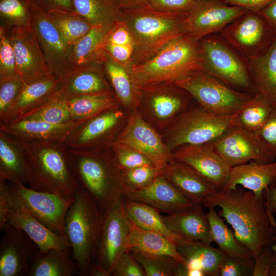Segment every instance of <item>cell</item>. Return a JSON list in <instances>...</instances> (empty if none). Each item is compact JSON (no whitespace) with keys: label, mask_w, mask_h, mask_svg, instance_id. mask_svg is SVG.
I'll return each mask as SVG.
<instances>
[{"label":"cell","mask_w":276,"mask_h":276,"mask_svg":"<svg viewBox=\"0 0 276 276\" xmlns=\"http://www.w3.org/2000/svg\"><path fill=\"white\" fill-rule=\"evenodd\" d=\"M202 205L221 209L218 214L232 226L237 240L254 258L263 247L274 244L276 223L267 210L264 197L237 187L218 190L208 196Z\"/></svg>","instance_id":"cell-1"},{"label":"cell","mask_w":276,"mask_h":276,"mask_svg":"<svg viewBox=\"0 0 276 276\" xmlns=\"http://www.w3.org/2000/svg\"><path fill=\"white\" fill-rule=\"evenodd\" d=\"M66 148L76 180L103 212L124 199L126 190L123 170L111 147L91 150Z\"/></svg>","instance_id":"cell-2"},{"label":"cell","mask_w":276,"mask_h":276,"mask_svg":"<svg viewBox=\"0 0 276 276\" xmlns=\"http://www.w3.org/2000/svg\"><path fill=\"white\" fill-rule=\"evenodd\" d=\"M187 12L165 13L149 5L123 10L121 20L133 40L129 66L141 63L159 52L172 41L188 34Z\"/></svg>","instance_id":"cell-3"},{"label":"cell","mask_w":276,"mask_h":276,"mask_svg":"<svg viewBox=\"0 0 276 276\" xmlns=\"http://www.w3.org/2000/svg\"><path fill=\"white\" fill-rule=\"evenodd\" d=\"M131 78L141 89L173 84L203 70L199 41L188 34L172 41L147 60L129 66Z\"/></svg>","instance_id":"cell-4"},{"label":"cell","mask_w":276,"mask_h":276,"mask_svg":"<svg viewBox=\"0 0 276 276\" xmlns=\"http://www.w3.org/2000/svg\"><path fill=\"white\" fill-rule=\"evenodd\" d=\"M18 141L29 168L30 188L74 198L80 186L72 170L64 143Z\"/></svg>","instance_id":"cell-5"},{"label":"cell","mask_w":276,"mask_h":276,"mask_svg":"<svg viewBox=\"0 0 276 276\" xmlns=\"http://www.w3.org/2000/svg\"><path fill=\"white\" fill-rule=\"evenodd\" d=\"M103 215L92 197L80 187L66 214L63 231L81 276L88 275L95 259Z\"/></svg>","instance_id":"cell-6"},{"label":"cell","mask_w":276,"mask_h":276,"mask_svg":"<svg viewBox=\"0 0 276 276\" xmlns=\"http://www.w3.org/2000/svg\"><path fill=\"white\" fill-rule=\"evenodd\" d=\"M203 70L229 87L255 94L249 60L229 44L219 33L199 40Z\"/></svg>","instance_id":"cell-7"},{"label":"cell","mask_w":276,"mask_h":276,"mask_svg":"<svg viewBox=\"0 0 276 276\" xmlns=\"http://www.w3.org/2000/svg\"><path fill=\"white\" fill-rule=\"evenodd\" d=\"M233 128V114H217L198 105L189 107L161 133L172 152L183 145L212 143Z\"/></svg>","instance_id":"cell-8"},{"label":"cell","mask_w":276,"mask_h":276,"mask_svg":"<svg viewBox=\"0 0 276 276\" xmlns=\"http://www.w3.org/2000/svg\"><path fill=\"white\" fill-rule=\"evenodd\" d=\"M198 105L213 113L230 116L238 111L254 94L234 89L204 70L176 81Z\"/></svg>","instance_id":"cell-9"},{"label":"cell","mask_w":276,"mask_h":276,"mask_svg":"<svg viewBox=\"0 0 276 276\" xmlns=\"http://www.w3.org/2000/svg\"><path fill=\"white\" fill-rule=\"evenodd\" d=\"M219 34L249 61L264 54L276 39V31L263 13L248 10Z\"/></svg>","instance_id":"cell-10"},{"label":"cell","mask_w":276,"mask_h":276,"mask_svg":"<svg viewBox=\"0 0 276 276\" xmlns=\"http://www.w3.org/2000/svg\"><path fill=\"white\" fill-rule=\"evenodd\" d=\"M10 225L22 231L36 244L38 250L70 249L64 235L57 234L39 221L7 191L6 181L0 180V229Z\"/></svg>","instance_id":"cell-11"},{"label":"cell","mask_w":276,"mask_h":276,"mask_svg":"<svg viewBox=\"0 0 276 276\" xmlns=\"http://www.w3.org/2000/svg\"><path fill=\"white\" fill-rule=\"evenodd\" d=\"M141 90L136 110L160 133L168 128L189 107L193 99L187 91L174 83Z\"/></svg>","instance_id":"cell-12"},{"label":"cell","mask_w":276,"mask_h":276,"mask_svg":"<svg viewBox=\"0 0 276 276\" xmlns=\"http://www.w3.org/2000/svg\"><path fill=\"white\" fill-rule=\"evenodd\" d=\"M132 222L124 209V199L103 212L95 259L109 275L121 256L127 251Z\"/></svg>","instance_id":"cell-13"},{"label":"cell","mask_w":276,"mask_h":276,"mask_svg":"<svg viewBox=\"0 0 276 276\" xmlns=\"http://www.w3.org/2000/svg\"><path fill=\"white\" fill-rule=\"evenodd\" d=\"M125 110L118 106L86 120L66 138L70 149L91 150L110 148L126 122Z\"/></svg>","instance_id":"cell-14"},{"label":"cell","mask_w":276,"mask_h":276,"mask_svg":"<svg viewBox=\"0 0 276 276\" xmlns=\"http://www.w3.org/2000/svg\"><path fill=\"white\" fill-rule=\"evenodd\" d=\"M9 194L54 232L64 235V219L74 198L39 191L23 183L6 182Z\"/></svg>","instance_id":"cell-15"},{"label":"cell","mask_w":276,"mask_h":276,"mask_svg":"<svg viewBox=\"0 0 276 276\" xmlns=\"http://www.w3.org/2000/svg\"><path fill=\"white\" fill-rule=\"evenodd\" d=\"M113 144L143 154L159 168L163 169L172 160V152L165 143L162 134L147 122L136 109L129 114Z\"/></svg>","instance_id":"cell-16"},{"label":"cell","mask_w":276,"mask_h":276,"mask_svg":"<svg viewBox=\"0 0 276 276\" xmlns=\"http://www.w3.org/2000/svg\"><path fill=\"white\" fill-rule=\"evenodd\" d=\"M246 10L229 5L224 0H195L188 12V34L199 41L219 33Z\"/></svg>","instance_id":"cell-17"},{"label":"cell","mask_w":276,"mask_h":276,"mask_svg":"<svg viewBox=\"0 0 276 276\" xmlns=\"http://www.w3.org/2000/svg\"><path fill=\"white\" fill-rule=\"evenodd\" d=\"M216 152L230 167L247 163H271L276 159L273 153L257 137L234 127L211 143Z\"/></svg>","instance_id":"cell-18"},{"label":"cell","mask_w":276,"mask_h":276,"mask_svg":"<svg viewBox=\"0 0 276 276\" xmlns=\"http://www.w3.org/2000/svg\"><path fill=\"white\" fill-rule=\"evenodd\" d=\"M9 39L14 50L17 75L26 84L54 76L36 35L29 29L14 28Z\"/></svg>","instance_id":"cell-19"},{"label":"cell","mask_w":276,"mask_h":276,"mask_svg":"<svg viewBox=\"0 0 276 276\" xmlns=\"http://www.w3.org/2000/svg\"><path fill=\"white\" fill-rule=\"evenodd\" d=\"M172 157L192 168L219 190L228 181L232 167L216 152L211 143L180 146L172 152Z\"/></svg>","instance_id":"cell-20"},{"label":"cell","mask_w":276,"mask_h":276,"mask_svg":"<svg viewBox=\"0 0 276 276\" xmlns=\"http://www.w3.org/2000/svg\"><path fill=\"white\" fill-rule=\"evenodd\" d=\"M0 244V276L28 275L29 261L38 250L21 229L6 225Z\"/></svg>","instance_id":"cell-21"},{"label":"cell","mask_w":276,"mask_h":276,"mask_svg":"<svg viewBox=\"0 0 276 276\" xmlns=\"http://www.w3.org/2000/svg\"><path fill=\"white\" fill-rule=\"evenodd\" d=\"M124 198L146 204L167 214L187 211L198 204L183 195L163 174L143 189L126 191Z\"/></svg>","instance_id":"cell-22"},{"label":"cell","mask_w":276,"mask_h":276,"mask_svg":"<svg viewBox=\"0 0 276 276\" xmlns=\"http://www.w3.org/2000/svg\"><path fill=\"white\" fill-rule=\"evenodd\" d=\"M60 78L56 92L65 99L84 95L115 96L102 69L97 64L81 67Z\"/></svg>","instance_id":"cell-23"},{"label":"cell","mask_w":276,"mask_h":276,"mask_svg":"<svg viewBox=\"0 0 276 276\" xmlns=\"http://www.w3.org/2000/svg\"><path fill=\"white\" fill-rule=\"evenodd\" d=\"M86 121L56 124L39 120L20 119L7 124H0V130L18 140L64 143L68 135Z\"/></svg>","instance_id":"cell-24"},{"label":"cell","mask_w":276,"mask_h":276,"mask_svg":"<svg viewBox=\"0 0 276 276\" xmlns=\"http://www.w3.org/2000/svg\"><path fill=\"white\" fill-rule=\"evenodd\" d=\"M163 175L177 190L197 204L219 190L188 165L173 159L163 169Z\"/></svg>","instance_id":"cell-25"},{"label":"cell","mask_w":276,"mask_h":276,"mask_svg":"<svg viewBox=\"0 0 276 276\" xmlns=\"http://www.w3.org/2000/svg\"><path fill=\"white\" fill-rule=\"evenodd\" d=\"M275 183L276 159L269 163L253 161L232 167L228 181L221 190H233L241 185L256 196L264 198L265 190Z\"/></svg>","instance_id":"cell-26"},{"label":"cell","mask_w":276,"mask_h":276,"mask_svg":"<svg viewBox=\"0 0 276 276\" xmlns=\"http://www.w3.org/2000/svg\"><path fill=\"white\" fill-rule=\"evenodd\" d=\"M36 30L45 54L52 74L60 77L61 66L70 59L72 50L64 40L51 17L40 14L36 20Z\"/></svg>","instance_id":"cell-27"},{"label":"cell","mask_w":276,"mask_h":276,"mask_svg":"<svg viewBox=\"0 0 276 276\" xmlns=\"http://www.w3.org/2000/svg\"><path fill=\"white\" fill-rule=\"evenodd\" d=\"M202 204L183 212L162 216V219L172 232L192 241L208 244L214 242L206 213Z\"/></svg>","instance_id":"cell-28"},{"label":"cell","mask_w":276,"mask_h":276,"mask_svg":"<svg viewBox=\"0 0 276 276\" xmlns=\"http://www.w3.org/2000/svg\"><path fill=\"white\" fill-rule=\"evenodd\" d=\"M102 62L120 105L129 114L136 110L142 90L133 82L129 66L119 63L104 51Z\"/></svg>","instance_id":"cell-29"},{"label":"cell","mask_w":276,"mask_h":276,"mask_svg":"<svg viewBox=\"0 0 276 276\" xmlns=\"http://www.w3.org/2000/svg\"><path fill=\"white\" fill-rule=\"evenodd\" d=\"M30 174L18 140L0 130V180L11 183H29Z\"/></svg>","instance_id":"cell-30"},{"label":"cell","mask_w":276,"mask_h":276,"mask_svg":"<svg viewBox=\"0 0 276 276\" xmlns=\"http://www.w3.org/2000/svg\"><path fill=\"white\" fill-rule=\"evenodd\" d=\"M60 78L55 76L25 84L13 107L4 122H12L34 109L56 91Z\"/></svg>","instance_id":"cell-31"},{"label":"cell","mask_w":276,"mask_h":276,"mask_svg":"<svg viewBox=\"0 0 276 276\" xmlns=\"http://www.w3.org/2000/svg\"><path fill=\"white\" fill-rule=\"evenodd\" d=\"M249 61L250 75L256 91L276 109V39L264 54Z\"/></svg>","instance_id":"cell-32"},{"label":"cell","mask_w":276,"mask_h":276,"mask_svg":"<svg viewBox=\"0 0 276 276\" xmlns=\"http://www.w3.org/2000/svg\"><path fill=\"white\" fill-rule=\"evenodd\" d=\"M125 212L130 220L138 227L159 233L177 246H183L193 242L176 234L164 222L159 213L153 208L141 202L124 198Z\"/></svg>","instance_id":"cell-33"},{"label":"cell","mask_w":276,"mask_h":276,"mask_svg":"<svg viewBox=\"0 0 276 276\" xmlns=\"http://www.w3.org/2000/svg\"><path fill=\"white\" fill-rule=\"evenodd\" d=\"M70 249L38 250L29 262V276H72L79 272L75 261L69 255Z\"/></svg>","instance_id":"cell-34"},{"label":"cell","mask_w":276,"mask_h":276,"mask_svg":"<svg viewBox=\"0 0 276 276\" xmlns=\"http://www.w3.org/2000/svg\"><path fill=\"white\" fill-rule=\"evenodd\" d=\"M131 249L151 255L170 256L181 263L187 262L173 242L159 233L140 228L132 222L127 251Z\"/></svg>","instance_id":"cell-35"},{"label":"cell","mask_w":276,"mask_h":276,"mask_svg":"<svg viewBox=\"0 0 276 276\" xmlns=\"http://www.w3.org/2000/svg\"><path fill=\"white\" fill-rule=\"evenodd\" d=\"M273 109L265 97L256 92L233 114L234 127L255 134L266 122Z\"/></svg>","instance_id":"cell-36"},{"label":"cell","mask_w":276,"mask_h":276,"mask_svg":"<svg viewBox=\"0 0 276 276\" xmlns=\"http://www.w3.org/2000/svg\"><path fill=\"white\" fill-rule=\"evenodd\" d=\"M76 13L94 26H111L123 10L117 0H71Z\"/></svg>","instance_id":"cell-37"},{"label":"cell","mask_w":276,"mask_h":276,"mask_svg":"<svg viewBox=\"0 0 276 276\" xmlns=\"http://www.w3.org/2000/svg\"><path fill=\"white\" fill-rule=\"evenodd\" d=\"M111 26H94L73 45L71 56L77 64L75 70L95 61L101 62L102 45Z\"/></svg>","instance_id":"cell-38"},{"label":"cell","mask_w":276,"mask_h":276,"mask_svg":"<svg viewBox=\"0 0 276 276\" xmlns=\"http://www.w3.org/2000/svg\"><path fill=\"white\" fill-rule=\"evenodd\" d=\"M206 213L211 235L218 248L225 255L242 258H254L251 251L236 239L234 232L224 223L222 217L215 210L209 208Z\"/></svg>","instance_id":"cell-39"},{"label":"cell","mask_w":276,"mask_h":276,"mask_svg":"<svg viewBox=\"0 0 276 276\" xmlns=\"http://www.w3.org/2000/svg\"><path fill=\"white\" fill-rule=\"evenodd\" d=\"M65 99L74 121L87 120L120 105L116 97L112 95H84Z\"/></svg>","instance_id":"cell-40"},{"label":"cell","mask_w":276,"mask_h":276,"mask_svg":"<svg viewBox=\"0 0 276 276\" xmlns=\"http://www.w3.org/2000/svg\"><path fill=\"white\" fill-rule=\"evenodd\" d=\"M177 250L186 260H194L200 266L205 275L218 276L219 265L225 255L219 248L199 241H193Z\"/></svg>","instance_id":"cell-41"},{"label":"cell","mask_w":276,"mask_h":276,"mask_svg":"<svg viewBox=\"0 0 276 276\" xmlns=\"http://www.w3.org/2000/svg\"><path fill=\"white\" fill-rule=\"evenodd\" d=\"M20 119H32L56 124L74 121L65 99L56 92L43 103L16 120Z\"/></svg>","instance_id":"cell-42"},{"label":"cell","mask_w":276,"mask_h":276,"mask_svg":"<svg viewBox=\"0 0 276 276\" xmlns=\"http://www.w3.org/2000/svg\"><path fill=\"white\" fill-rule=\"evenodd\" d=\"M53 20L65 41L71 47L86 34L94 26L83 17L68 14L61 10H54Z\"/></svg>","instance_id":"cell-43"},{"label":"cell","mask_w":276,"mask_h":276,"mask_svg":"<svg viewBox=\"0 0 276 276\" xmlns=\"http://www.w3.org/2000/svg\"><path fill=\"white\" fill-rule=\"evenodd\" d=\"M128 251L142 266L145 276H175L179 262L174 258L149 254L135 249Z\"/></svg>","instance_id":"cell-44"},{"label":"cell","mask_w":276,"mask_h":276,"mask_svg":"<svg viewBox=\"0 0 276 276\" xmlns=\"http://www.w3.org/2000/svg\"><path fill=\"white\" fill-rule=\"evenodd\" d=\"M25 84L18 75L0 78V123L5 120Z\"/></svg>","instance_id":"cell-45"},{"label":"cell","mask_w":276,"mask_h":276,"mask_svg":"<svg viewBox=\"0 0 276 276\" xmlns=\"http://www.w3.org/2000/svg\"><path fill=\"white\" fill-rule=\"evenodd\" d=\"M163 169L155 166H142L123 171L125 192L143 189L163 174Z\"/></svg>","instance_id":"cell-46"},{"label":"cell","mask_w":276,"mask_h":276,"mask_svg":"<svg viewBox=\"0 0 276 276\" xmlns=\"http://www.w3.org/2000/svg\"><path fill=\"white\" fill-rule=\"evenodd\" d=\"M111 148L123 171L142 166H155L148 157L131 148L115 144Z\"/></svg>","instance_id":"cell-47"},{"label":"cell","mask_w":276,"mask_h":276,"mask_svg":"<svg viewBox=\"0 0 276 276\" xmlns=\"http://www.w3.org/2000/svg\"><path fill=\"white\" fill-rule=\"evenodd\" d=\"M255 258H242L224 255L219 265L221 276H252Z\"/></svg>","instance_id":"cell-48"},{"label":"cell","mask_w":276,"mask_h":276,"mask_svg":"<svg viewBox=\"0 0 276 276\" xmlns=\"http://www.w3.org/2000/svg\"><path fill=\"white\" fill-rule=\"evenodd\" d=\"M0 36V78L17 76L14 50L2 29Z\"/></svg>","instance_id":"cell-49"},{"label":"cell","mask_w":276,"mask_h":276,"mask_svg":"<svg viewBox=\"0 0 276 276\" xmlns=\"http://www.w3.org/2000/svg\"><path fill=\"white\" fill-rule=\"evenodd\" d=\"M111 275L145 276L142 266L129 251L123 253L118 260Z\"/></svg>","instance_id":"cell-50"},{"label":"cell","mask_w":276,"mask_h":276,"mask_svg":"<svg viewBox=\"0 0 276 276\" xmlns=\"http://www.w3.org/2000/svg\"><path fill=\"white\" fill-rule=\"evenodd\" d=\"M104 43L133 45L131 34L126 24L121 19L110 26Z\"/></svg>","instance_id":"cell-51"},{"label":"cell","mask_w":276,"mask_h":276,"mask_svg":"<svg viewBox=\"0 0 276 276\" xmlns=\"http://www.w3.org/2000/svg\"><path fill=\"white\" fill-rule=\"evenodd\" d=\"M255 135L276 157V109L273 110L266 122Z\"/></svg>","instance_id":"cell-52"},{"label":"cell","mask_w":276,"mask_h":276,"mask_svg":"<svg viewBox=\"0 0 276 276\" xmlns=\"http://www.w3.org/2000/svg\"><path fill=\"white\" fill-rule=\"evenodd\" d=\"M195 0H148V5L165 13L187 12Z\"/></svg>","instance_id":"cell-53"},{"label":"cell","mask_w":276,"mask_h":276,"mask_svg":"<svg viewBox=\"0 0 276 276\" xmlns=\"http://www.w3.org/2000/svg\"><path fill=\"white\" fill-rule=\"evenodd\" d=\"M275 244L263 247L255 257L252 276H269L274 259Z\"/></svg>","instance_id":"cell-54"},{"label":"cell","mask_w":276,"mask_h":276,"mask_svg":"<svg viewBox=\"0 0 276 276\" xmlns=\"http://www.w3.org/2000/svg\"><path fill=\"white\" fill-rule=\"evenodd\" d=\"M102 49L119 63L125 66H129L133 53V45L104 43Z\"/></svg>","instance_id":"cell-55"},{"label":"cell","mask_w":276,"mask_h":276,"mask_svg":"<svg viewBox=\"0 0 276 276\" xmlns=\"http://www.w3.org/2000/svg\"><path fill=\"white\" fill-rule=\"evenodd\" d=\"M1 13L14 19H22L26 15V11L19 0H2L0 3Z\"/></svg>","instance_id":"cell-56"},{"label":"cell","mask_w":276,"mask_h":276,"mask_svg":"<svg viewBox=\"0 0 276 276\" xmlns=\"http://www.w3.org/2000/svg\"><path fill=\"white\" fill-rule=\"evenodd\" d=\"M228 5L242 7L246 10L261 11L275 0H224Z\"/></svg>","instance_id":"cell-57"},{"label":"cell","mask_w":276,"mask_h":276,"mask_svg":"<svg viewBox=\"0 0 276 276\" xmlns=\"http://www.w3.org/2000/svg\"><path fill=\"white\" fill-rule=\"evenodd\" d=\"M267 210L272 216L276 213V184L270 185L265 191L264 194ZM274 244H276V235L274 238Z\"/></svg>","instance_id":"cell-58"},{"label":"cell","mask_w":276,"mask_h":276,"mask_svg":"<svg viewBox=\"0 0 276 276\" xmlns=\"http://www.w3.org/2000/svg\"><path fill=\"white\" fill-rule=\"evenodd\" d=\"M276 31V0L261 11Z\"/></svg>","instance_id":"cell-59"},{"label":"cell","mask_w":276,"mask_h":276,"mask_svg":"<svg viewBox=\"0 0 276 276\" xmlns=\"http://www.w3.org/2000/svg\"><path fill=\"white\" fill-rule=\"evenodd\" d=\"M123 10L130 9L148 5V0H117Z\"/></svg>","instance_id":"cell-60"},{"label":"cell","mask_w":276,"mask_h":276,"mask_svg":"<svg viewBox=\"0 0 276 276\" xmlns=\"http://www.w3.org/2000/svg\"><path fill=\"white\" fill-rule=\"evenodd\" d=\"M87 275L109 276L105 270L95 261H93L89 266Z\"/></svg>","instance_id":"cell-61"},{"label":"cell","mask_w":276,"mask_h":276,"mask_svg":"<svg viewBox=\"0 0 276 276\" xmlns=\"http://www.w3.org/2000/svg\"><path fill=\"white\" fill-rule=\"evenodd\" d=\"M58 6L64 8H70L72 3L71 0H52Z\"/></svg>","instance_id":"cell-62"},{"label":"cell","mask_w":276,"mask_h":276,"mask_svg":"<svg viewBox=\"0 0 276 276\" xmlns=\"http://www.w3.org/2000/svg\"><path fill=\"white\" fill-rule=\"evenodd\" d=\"M274 259L269 276H276V244L274 246Z\"/></svg>","instance_id":"cell-63"},{"label":"cell","mask_w":276,"mask_h":276,"mask_svg":"<svg viewBox=\"0 0 276 276\" xmlns=\"http://www.w3.org/2000/svg\"><path fill=\"white\" fill-rule=\"evenodd\" d=\"M275 184H276V183H275Z\"/></svg>","instance_id":"cell-64"}]
</instances>
